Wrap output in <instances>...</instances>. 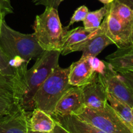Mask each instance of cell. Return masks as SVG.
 Instances as JSON below:
<instances>
[{
    "mask_svg": "<svg viewBox=\"0 0 133 133\" xmlns=\"http://www.w3.org/2000/svg\"><path fill=\"white\" fill-rule=\"evenodd\" d=\"M0 46L11 59L12 66L22 76L28 71L29 61L44 52L35 33L24 34L14 30L6 24L5 18L0 21Z\"/></svg>",
    "mask_w": 133,
    "mask_h": 133,
    "instance_id": "6da1fadb",
    "label": "cell"
},
{
    "mask_svg": "<svg viewBox=\"0 0 133 133\" xmlns=\"http://www.w3.org/2000/svg\"><path fill=\"white\" fill-rule=\"evenodd\" d=\"M59 51H44L28 70L14 94L20 108L30 112L35 109L33 98L42 84L59 66Z\"/></svg>",
    "mask_w": 133,
    "mask_h": 133,
    "instance_id": "7a4b0ae2",
    "label": "cell"
},
{
    "mask_svg": "<svg viewBox=\"0 0 133 133\" xmlns=\"http://www.w3.org/2000/svg\"><path fill=\"white\" fill-rule=\"evenodd\" d=\"M70 66L61 68L57 66L44 81L33 98L35 108L52 115L56 105L63 95L72 85L69 82Z\"/></svg>",
    "mask_w": 133,
    "mask_h": 133,
    "instance_id": "3957f363",
    "label": "cell"
},
{
    "mask_svg": "<svg viewBox=\"0 0 133 133\" xmlns=\"http://www.w3.org/2000/svg\"><path fill=\"white\" fill-rule=\"evenodd\" d=\"M33 28L43 50L61 52L66 29L62 27L57 9L46 7L43 13L36 16Z\"/></svg>",
    "mask_w": 133,
    "mask_h": 133,
    "instance_id": "277c9868",
    "label": "cell"
},
{
    "mask_svg": "<svg viewBox=\"0 0 133 133\" xmlns=\"http://www.w3.org/2000/svg\"><path fill=\"white\" fill-rule=\"evenodd\" d=\"M76 116L106 133H133V128L117 114L109 103L103 109L85 107Z\"/></svg>",
    "mask_w": 133,
    "mask_h": 133,
    "instance_id": "5b68a950",
    "label": "cell"
},
{
    "mask_svg": "<svg viewBox=\"0 0 133 133\" xmlns=\"http://www.w3.org/2000/svg\"><path fill=\"white\" fill-rule=\"evenodd\" d=\"M109 4L108 12L103 22L107 37L118 48L130 46L133 44L132 31L114 14Z\"/></svg>",
    "mask_w": 133,
    "mask_h": 133,
    "instance_id": "8992f818",
    "label": "cell"
},
{
    "mask_svg": "<svg viewBox=\"0 0 133 133\" xmlns=\"http://www.w3.org/2000/svg\"><path fill=\"white\" fill-rule=\"evenodd\" d=\"M113 44L110 39L107 37L105 32V28L103 22L96 31L93 36L87 40L74 45L70 48L61 51L63 56L67 55L75 52H82L81 58H89L91 57H97L104 48L108 46Z\"/></svg>",
    "mask_w": 133,
    "mask_h": 133,
    "instance_id": "52a82bcc",
    "label": "cell"
},
{
    "mask_svg": "<svg viewBox=\"0 0 133 133\" xmlns=\"http://www.w3.org/2000/svg\"><path fill=\"white\" fill-rule=\"evenodd\" d=\"M101 76L104 82L107 92L132 108V89L125 82L121 75L114 69L109 63L107 62L105 73Z\"/></svg>",
    "mask_w": 133,
    "mask_h": 133,
    "instance_id": "ba28073f",
    "label": "cell"
},
{
    "mask_svg": "<svg viewBox=\"0 0 133 133\" xmlns=\"http://www.w3.org/2000/svg\"><path fill=\"white\" fill-rule=\"evenodd\" d=\"M80 87L85 107L103 109L108 103V92L99 74L96 72L91 81Z\"/></svg>",
    "mask_w": 133,
    "mask_h": 133,
    "instance_id": "9c48e42d",
    "label": "cell"
},
{
    "mask_svg": "<svg viewBox=\"0 0 133 133\" xmlns=\"http://www.w3.org/2000/svg\"><path fill=\"white\" fill-rule=\"evenodd\" d=\"M81 87L73 86L59 100L52 116H76L85 108Z\"/></svg>",
    "mask_w": 133,
    "mask_h": 133,
    "instance_id": "30bf717a",
    "label": "cell"
},
{
    "mask_svg": "<svg viewBox=\"0 0 133 133\" xmlns=\"http://www.w3.org/2000/svg\"><path fill=\"white\" fill-rule=\"evenodd\" d=\"M95 73L91 66L89 59L80 58L70 66L69 82L72 86H82L91 81Z\"/></svg>",
    "mask_w": 133,
    "mask_h": 133,
    "instance_id": "8fae6325",
    "label": "cell"
},
{
    "mask_svg": "<svg viewBox=\"0 0 133 133\" xmlns=\"http://www.w3.org/2000/svg\"><path fill=\"white\" fill-rule=\"evenodd\" d=\"M30 112L21 108L0 121V133H28Z\"/></svg>",
    "mask_w": 133,
    "mask_h": 133,
    "instance_id": "7c38bea8",
    "label": "cell"
},
{
    "mask_svg": "<svg viewBox=\"0 0 133 133\" xmlns=\"http://www.w3.org/2000/svg\"><path fill=\"white\" fill-rule=\"evenodd\" d=\"M117 72H133V44L125 48H118L106 57Z\"/></svg>",
    "mask_w": 133,
    "mask_h": 133,
    "instance_id": "4fadbf2b",
    "label": "cell"
},
{
    "mask_svg": "<svg viewBox=\"0 0 133 133\" xmlns=\"http://www.w3.org/2000/svg\"><path fill=\"white\" fill-rule=\"evenodd\" d=\"M52 117L70 133H106L88 123L82 121L75 115Z\"/></svg>",
    "mask_w": 133,
    "mask_h": 133,
    "instance_id": "5bb4252c",
    "label": "cell"
},
{
    "mask_svg": "<svg viewBox=\"0 0 133 133\" xmlns=\"http://www.w3.org/2000/svg\"><path fill=\"white\" fill-rule=\"evenodd\" d=\"M28 123L30 130L46 132H51L56 125V121L50 114L37 108L31 112Z\"/></svg>",
    "mask_w": 133,
    "mask_h": 133,
    "instance_id": "9a60e30c",
    "label": "cell"
},
{
    "mask_svg": "<svg viewBox=\"0 0 133 133\" xmlns=\"http://www.w3.org/2000/svg\"><path fill=\"white\" fill-rule=\"evenodd\" d=\"M97 30V29L91 31L85 29L84 27H78L70 31L66 29L64 35L61 51L87 40L93 36Z\"/></svg>",
    "mask_w": 133,
    "mask_h": 133,
    "instance_id": "2e32d148",
    "label": "cell"
},
{
    "mask_svg": "<svg viewBox=\"0 0 133 133\" xmlns=\"http://www.w3.org/2000/svg\"><path fill=\"white\" fill-rule=\"evenodd\" d=\"M0 79H5L18 84L22 81L18 72L11 65V59L0 46Z\"/></svg>",
    "mask_w": 133,
    "mask_h": 133,
    "instance_id": "e0dca14e",
    "label": "cell"
},
{
    "mask_svg": "<svg viewBox=\"0 0 133 133\" xmlns=\"http://www.w3.org/2000/svg\"><path fill=\"white\" fill-rule=\"evenodd\" d=\"M20 108L14 93L0 91V121L13 114Z\"/></svg>",
    "mask_w": 133,
    "mask_h": 133,
    "instance_id": "ac0fdd59",
    "label": "cell"
},
{
    "mask_svg": "<svg viewBox=\"0 0 133 133\" xmlns=\"http://www.w3.org/2000/svg\"><path fill=\"white\" fill-rule=\"evenodd\" d=\"M109 5L114 14L133 32V10L119 0H114Z\"/></svg>",
    "mask_w": 133,
    "mask_h": 133,
    "instance_id": "d6986e66",
    "label": "cell"
},
{
    "mask_svg": "<svg viewBox=\"0 0 133 133\" xmlns=\"http://www.w3.org/2000/svg\"><path fill=\"white\" fill-rule=\"evenodd\" d=\"M108 101L117 114L133 128V116L131 107L116 98L109 93H108Z\"/></svg>",
    "mask_w": 133,
    "mask_h": 133,
    "instance_id": "ffe728a7",
    "label": "cell"
},
{
    "mask_svg": "<svg viewBox=\"0 0 133 133\" xmlns=\"http://www.w3.org/2000/svg\"><path fill=\"white\" fill-rule=\"evenodd\" d=\"M108 4H107L100 9L88 12L85 20L83 21L84 28L91 31L98 29L108 12Z\"/></svg>",
    "mask_w": 133,
    "mask_h": 133,
    "instance_id": "44dd1931",
    "label": "cell"
},
{
    "mask_svg": "<svg viewBox=\"0 0 133 133\" xmlns=\"http://www.w3.org/2000/svg\"><path fill=\"white\" fill-rule=\"evenodd\" d=\"M89 12V10H88V7L85 5L80 6V7L77 9L74 12L73 15L71 17V20H70L68 26L66 27L65 29H68L70 26L73 25L75 23L78 22L80 21H84L85 20V17H86L87 15Z\"/></svg>",
    "mask_w": 133,
    "mask_h": 133,
    "instance_id": "7402d4cb",
    "label": "cell"
},
{
    "mask_svg": "<svg viewBox=\"0 0 133 133\" xmlns=\"http://www.w3.org/2000/svg\"><path fill=\"white\" fill-rule=\"evenodd\" d=\"M89 61L92 69L95 72L103 75L105 73L107 68V62L100 60L97 57H89Z\"/></svg>",
    "mask_w": 133,
    "mask_h": 133,
    "instance_id": "603a6c76",
    "label": "cell"
},
{
    "mask_svg": "<svg viewBox=\"0 0 133 133\" xmlns=\"http://www.w3.org/2000/svg\"><path fill=\"white\" fill-rule=\"evenodd\" d=\"M64 0H33L34 4L36 5H44L46 7L57 9Z\"/></svg>",
    "mask_w": 133,
    "mask_h": 133,
    "instance_id": "cb8c5ba5",
    "label": "cell"
},
{
    "mask_svg": "<svg viewBox=\"0 0 133 133\" xmlns=\"http://www.w3.org/2000/svg\"><path fill=\"white\" fill-rule=\"evenodd\" d=\"M0 11L5 16L13 12L11 0H0Z\"/></svg>",
    "mask_w": 133,
    "mask_h": 133,
    "instance_id": "d4e9b609",
    "label": "cell"
},
{
    "mask_svg": "<svg viewBox=\"0 0 133 133\" xmlns=\"http://www.w3.org/2000/svg\"><path fill=\"white\" fill-rule=\"evenodd\" d=\"M15 86L13 82L5 79H0V91L14 93Z\"/></svg>",
    "mask_w": 133,
    "mask_h": 133,
    "instance_id": "484cf974",
    "label": "cell"
},
{
    "mask_svg": "<svg viewBox=\"0 0 133 133\" xmlns=\"http://www.w3.org/2000/svg\"><path fill=\"white\" fill-rule=\"evenodd\" d=\"M121 75L125 82L133 89V72L131 71H125V72H117Z\"/></svg>",
    "mask_w": 133,
    "mask_h": 133,
    "instance_id": "4316f807",
    "label": "cell"
},
{
    "mask_svg": "<svg viewBox=\"0 0 133 133\" xmlns=\"http://www.w3.org/2000/svg\"><path fill=\"white\" fill-rule=\"evenodd\" d=\"M52 133H70L67 130L65 129L63 126H61L58 122L56 121V125L54 128L51 132Z\"/></svg>",
    "mask_w": 133,
    "mask_h": 133,
    "instance_id": "83f0119b",
    "label": "cell"
},
{
    "mask_svg": "<svg viewBox=\"0 0 133 133\" xmlns=\"http://www.w3.org/2000/svg\"><path fill=\"white\" fill-rule=\"evenodd\" d=\"M121 3L129 6L132 10H133V0H119Z\"/></svg>",
    "mask_w": 133,
    "mask_h": 133,
    "instance_id": "f1b7e54d",
    "label": "cell"
},
{
    "mask_svg": "<svg viewBox=\"0 0 133 133\" xmlns=\"http://www.w3.org/2000/svg\"><path fill=\"white\" fill-rule=\"evenodd\" d=\"M100 2H101L102 3H104L105 5L109 4V3H111L114 0H99Z\"/></svg>",
    "mask_w": 133,
    "mask_h": 133,
    "instance_id": "f546056e",
    "label": "cell"
},
{
    "mask_svg": "<svg viewBox=\"0 0 133 133\" xmlns=\"http://www.w3.org/2000/svg\"><path fill=\"white\" fill-rule=\"evenodd\" d=\"M28 133H52V132H38V131H34V130H31L30 129L28 130Z\"/></svg>",
    "mask_w": 133,
    "mask_h": 133,
    "instance_id": "4dcf8cb0",
    "label": "cell"
},
{
    "mask_svg": "<svg viewBox=\"0 0 133 133\" xmlns=\"http://www.w3.org/2000/svg\"><path fill=\"white\" fill-rule=\"evenodd\" d=\"M4 18H5V16L3 15V14L2 13V12L0 11V21H1L2 20H3V19H4Z\"/></svg>",
    "mask_w": 133,
    "mask_h": 133,
    "instance_id": "1f68e13d",
    "label": "cell"
},
{
    "mask_svg": "<svg viewBox=\"0 0 133 133\" xmlns=\"http://www.w3.org/2000/svg\"><path fill=\"white\" fill-rule=\"evenodd\" d=\"M132 116H133V107L132 108Z\"/></svg>",
    "mask_w": 133,
    "mask_h": 133,
    "instance_id": "d6a6232c",
    "label": "cell"
},
{
    "mask_svg": "<svg viewBox=\"0 0 133 133\" xmlns=\"http://www.w3.org/2000/svg\"><path fill=\"white\" fill-rule=\"evenodd\" d=\"M132 90H133V89H132Z\"/></svg>",
    "mask_w": 133,
    "mask_h": 133,
    "instance_id": "836d02e7",
    "label": "cell"
}]
</instances>
